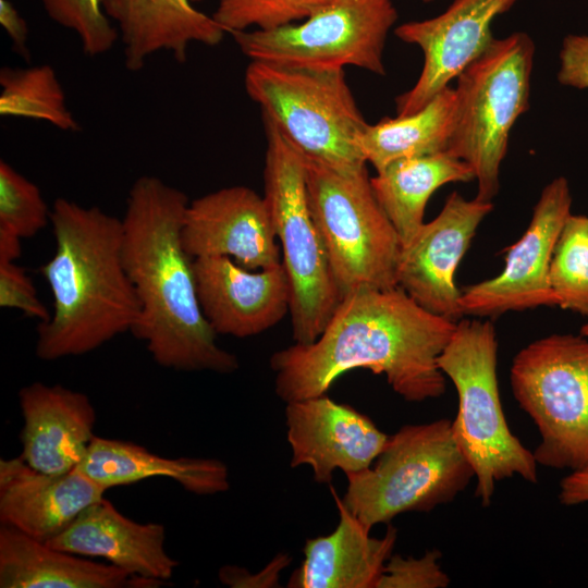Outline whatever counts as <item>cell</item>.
<instances>
[{
    "instance_id": "33",
    "label": "cell",
    "mask_w": 588,
    "mask_h": 588,
    "mask_svg": "<svg viewBox=\"0 0 588 588\" xmlns=\"http://www.w3.org/2000/svg\"><path fill=\"white\" fill-rule=\"evenodd\" d=\"M0 307L19 309L39 322L50 317L32 278L15 261H0Z\"/></svg>"
},
{
    "instance_id": "29",
    "label": "cell",
    "mask_w": 588,
    "mask_h": 588,
    "mask_svg": "<svg viewBox=\"0 0 588 588\" xmlns=\"http://www.w3.org/2000/svg\"><path fill=\"white\" fill-rule=\"evenodd\" d=\"M334 0H218L213 20L225 30H272L304 21Z\"/></svg>"
},
{
    "instance_id": "12",
    "label": "cell",
    "mask_w": 588,
    "mask_h": 588,
    "mask_svg": "<svg viewBox=\"0 0 588 588\" xmlns=\"http://www.w3.org/2000/svg\"><path fill=\"white\" fill-rule=\"evenodd\" d=\"M568 181L548 183L535 205L522 237L510 247L503 270L462 291L464 315L494 317L540 306H559L550 283V265L562 230L571 216Z\"/></svg>"
},
{
    "instance_id": "9",
    "label": "cell",
    "mask_w": 588,
    "mask_h": 588,
    "mask_svg": "<svg viewBox=\"0 0 588 588\" xmlns=\"http://www.w3.org/2000/svg\"><path fill=\"white\" fill-rule=\"evenodd\" d=\"M305 168L309 206L341 297L396 287L402 244L367 168L343 173L307 157Z\"/></svg>"
},
{
    "instance_id": "38",
    "label": "cell",
    "mask_w": 588,
    "mask_h": 588,
    "mask_svg": "<svg viewBox=\"0 0 588 588\" xmlns=\"http://www.w3.org/2000/svg\"><path fill=\"white\" fill-rule=\"evenodd\" d=\"M580 334L585 335V336H588V322H586L581 328H580Z\"/></svg>"
},
{
    "instance_id": "3",
    "label": "cell",
    "mask_w": 588,
    "mask_h": 588,
    "mask_svg": "<svg viewBox=\"0 0 588 588\" xmlns=\"http://www.w3.org/2000/svg\"><path fill=\"white\" fill-rule=\"evenodd\" d=\"M56 248L39 267L53 310L37 327L42 360L79 356L130 331L140 304L123 261V225L99 207L57 198L51 207Z\"/></svg>"
},
{
    "instance_id": "35",
    "label": "cell",
    "mask_w": 588,
    "mask_h": 588,
    "mask_svg": "<svg viewBox=\"0 0 588 588\" xmlns=\"http://www.w3.org/2000/svg\"><path fill=\"white\" fill-rule=\"evenodd\" d=\"M0 24L10 37L14 50L22 57L28 58L26 47L28 38L27 23L9 0H0Z\"/></svg>"
},
{
    "instance_id": "24",
    "label": "cell",
    "mask_w": 588,
    "mask_h": 588,
    "mask_svg": "<svg viewBox=\"0 0 588 588\" xmlns=\"http://www.w3.org/2000/svg\"><path fill=\"white\" fill-rule=\"evenodd\" d=\"M78 468L106 490L155 477L172 479L199 495L230 487L228 467L219 460L168 458L136 443L96 436Z\"/></svg>"
},
{
    "instance_id": "30",
    "label": "cell",
    "mask_w": 588,
    "mask_h": 588,
    "mask_svg": "<svg viewBox=\"0 0 588 588\" xmlns=\"http://www.w3.org/2000/svg\"><path fill=\"white\" fill-rule=\"evenodd\" d=\"M50 213L40 188L1 160L0 230L29 238L50 222Z\"/></svg>"
},
{
    "instance_id": "1",
    "label": "cell",
    "mask_w": 588,
    "mask_h": 588,
    "mask_svg": "<svg viewBox=\"0 0 588 588\" xmlns=\"http://www.w3.org/2000/svg\"><path fill=\"white\" fill-rule=\"evenodd\" d=\"M456 322L428 311L400 286L354 291L316 341L271 356L275 393L285 403L320 396L345 372L364 368L383 375L407 402L440 397L446 384L438 357Z\"/></svg>"
},
{
    "instance_id": "7",
    "label": "cell",
    "mask_w": 588,
    "mask_h": 588,
    "mask_svg": "<svg viewBox=\"0 0 588 588\" xmlns=\"http://www.w3.org/2000/svg\"><path fill=\"white\" fill-rule=\"evenodd\" d=\"M346 478L342 502L371 529L403 513H427L452 502L475 473L453 438L452 420L441 418L403 426L373 465Z\"/></svg>"
},
{
    "instance_id": "26",
    "label": "cell",
    "mask_w": 588,
    "mask_h": 588,
    "mask_svg": "<svg viewBox=\"0 0 588 588\" xmlns=\"http://www.w3.org/2000/svg\"><path fill=\"white\" fill-rule=\"evenodd\" d=\"M455 113L456 93L449 86L413 114L368 124L359 140L362 155L380 171L400 159L446 151Z\"/></svg>"
},
{
    "instance_id": "21",
    "label": "cell",
    "mask_w": 588,
    "mask_h": 588,
    "mask_svg": "<svg viewBox=\"0 0 588 588\" xmlns=\"http://www.w3.org/2000/svg\"><path fill=\"white\" fill-rule=\"evenodd\" d=\"M119 32L124 65L136 72L160 51L184 62L193 44L216 46L225 30L191 0H100Z\"/></svg>"
},
{
    "instance_id": "40",
    "label": "cell",
    "mask_w": 588,
    "mask_h": 588,
    "mask_svg": "<svg viewBox=\"0 0 588 588\" xmlns=\"http://www.w3.org/2000/svg\"><path fill=\"white\" fill-rule=\"evenodd\" d=\"M192 2H199V1H203V0H191Z\"/></svg>"
},
{
    "instance_id": "16",
    "label": "cell",
    "mask_w": 588,
    "mask_h": 588,
    "mask_svg": "<svg viewBox=\"0 0 588 588\" xmlns=\"http://www.w3.org/2000/svg\"><path fill=\"white\" fill-rule=\"evenodd\" d=\"M285 404L291 467L310 466L319 483H329L336 469L345 475L367 469L390 437L368 416L326 394Z\"/></svg>"
},
{
    "instance_id": "39",
    "label": "cell",
    "mask_w": 588,
    "mask_h": 588,
    "mask_svg": "<svg viewBox=\"0 0 588 588\" xmlns=\"http://www.w3.org/2000/svg\"><path fill=\"white\" fill-rule=\"evenodd\" d=\"M425 3L431 2L433 0H422Z\"/></svg>"
},
{
    "instance_id": "15",
    "label": "cell",
    "mask_w": 588,
    "mask_h": 588,
    "mask_svg": "<svg viewBox=\"0 0 588 588\" xmlns=\"http://www.w3.org/2000/svg\"><path fill=\"white\" fill-rule=\"evenodd\" d=\"M182 242L194 259L225 256L248 270L281 262L269 207L247 186L223 187L189 201Z\"/></svg>"
},
{
    "instance_id": "31",
    "label": "cell",
    "mask_w": 588,
    "mask_h": 588,
    "mask_svg": "<svg viewBox=\"0 0 588 588\" xmlns=\"http://www.w3.org/2000/svg\"><path fill=\"white\" fill-rule=\"evenodd\" d=\"M41 3L53 22L77 35L83 51L89 57L108 52L119 38L100 0H41Z\"/></svg>"
},
{
    "instance_id": "25",
    "label": "cell",
    "mask_w": 588,
    "mask_h": 588,
    "mask_svg": "<svg viewBox=\"0 0 588 588\" xmlns=\"http://www.w3.org/2000/svg\"><path fill=\"white\" fill-rule=\"evenodd\" d=\"M475 181L471 167L446 151L396 160L370 177L402 248L422 226L427 203L442 185Z\"/></svg>"
},
{
    "instance_id": "32",
    "label": "cell",
    "mask_w": 588,
    "mask_h": 588,
    "mask_svg": "<svg viewBox=\"0 0 588 588\" xmlns=\"http://www.w3.org/2000/svg\"><path fill=\"white\" fill-rule=\"evenodd\" d=\"M441 552L427 551L421 558L394 554L384 564L376 588H445L451 579L441 568Z\"/></svg>"
},
{
    "instance_id": "13",
    "label": "cell",
    "mask_w": 588,
    "mask_h": 588,
    "mask_svg": "<svg viewBox=\"0 0 588 588\" xmlns=\"http://www.w3.org/2000/svg\"><path fill=\"white\" fill-rule=\"evenodd\" d=\"M518 1L454 0L434 17L399 25L395 36L419 47L424 63L414 86L396 98V115L417 112L449 87L494 39L493 20Z\"/></svg>"
},
{
    "instance_id": "36",
    "label": "cell",
    "mask_w": 588,
    "mask_h": 588,
    "mask_svg": "<svg viewBox=\"0 0 588 588\" xmlns=\"http://www.w3.org/2000/svg\"><path fill=\"white\" fill-rule=\"evenodd\" d=\"M558 499L565 506L588 503V467L571 471L562 478Z\"/></svg>"
},
{
    "instance_id": "10",
    "label": "cell",
    "mask_w": 588,
    "mask_h": 588,
    "mask_svg": "<svg viewBox=\"0 0 588 588\" xmlns=\"http://www.w3.org/2000/svg\"><path fill=\"white\" fill-rule=\"evenodd\" d=\"M510 382L540 434L538 465L588 467V336L554 333L532 341L514 356Z\"/></svg>"
},
{
    "instance_id": "14",
    "label": "cell",
    "mask_w": 588,
    "mask_h": 588,
    "mask_svg": "<svg viewBox=\"0 0 588 588\" xmlns=\"http://www.w3.org/2000/svg\"><path fill=\"white\" fill-rule=\"evenodd\" d=\"M492 201L451 193L439 215L402 248L397 286L428 311L457 321L464 315L455 271Z\"/></svg>"
},
{
    "instance_id": "27",
    "label": "cell",
    "mask_w": 588,
    "mask_h": 588,
    "mask_svg": "<svg viewBox=\"0 0 588 588\" xmlns=\"http://www.w3.org/2000/svg\"><path fill=\"white\" fill-rule=\"evenodd\" d=\"M0 114L50 123L65 132L81 128L70 110L63 87L48 65L4 66L0 71Z\"/></svg>"
},
{
    "instance_id": "11",
    "label": "cell",
    "mask_w": 588,
    "mask_h": 588,
    "mask_svg": "<svg viewBox=\"0 0 588 588\" xmlns=\"http://www.w3.org/2000/svg\"><path fill=\"white\" fill-rule=\"evenodd\" d=\"M397 17L393 0H334L302 22L231 35L250 61L385 75V41Z\"/></svg>"
},
{
    "instance_id": "17",
    "label": "cell",
    "mask_w": 588,
    "mask_h": 588,
    "mask_svg": "<svg viewBox=\"0 0 588 588\" xmlns=\"http://www.w3.org/2000/svg\"><path fill=\"white\" fill-rule=\"evenodd\" d=\"M201 310L217 334H260L290 313L291 286L282 261L248 270L225 256L194 259Z\"/></svg>"
},
{
    "instance_id": "8",
    "label": "cell",
    "mask_w": 588,
    "mask_h": 588,
    "mask_svg": "<svg viewBox=\"0 0 588 588\" xmlns=\"http://www.w3.org/2000/svg\"><path fill=\"white\" fill-rule=\"evenodd\" d=\"M535 44L524 32L494 38L456 78L455 122L446 152L468 163L476 198L492 201L517 119L529 108Z\"/></svg>"
},
{
    "instance_id": "5",
    "label": "cell",
    "mask_w": 588,
    "mask_h": 588,
    "mask_svg": "<svg viewBox=\"0 0 588 588\" xmlns=\"http://www.w3.org/2000/svg\"><path fill=\"white\" fill-rule=\"evenodd\" d=\"M247 95L305 157L339 172L367 168L359 140L368 123L344 70H316L250 61Z\"/></svg>"
},
{
    "instance_id": "20",
    "label": "cell",
    "mask_w": 588,
    "mask_h": 588,
    "mask_svg": "<svg viewBox=\"0 0 588 588\" xmlns=\"http://www.w3.org/2000/svg\"><path fill=\"white\" fill-rule=\"evenodd\" d=\"M164 540L162 524L134 522L103 498L46 543L81 556L102 558L133 576L164 584L179 564L167 553Z\"/></svg>"
},
{
    "instance_id": "6",
    "label": "cell",
    "mask_w": 588,
    "mask_h": 588,
    "mask_svg": "<svg viewBox=\"0 0 588 588\" xmlns=\"http://www.w3.org/2000/svg\"><path fill=\"white\" fill-rule=\"evenodd\" d=\"M266 135L264 198L269 207L291 286L295 343L324 330L342 297L308 200L305 157L262 115Z\"/></svg>"
},
{
    "instance_id": "22",
    "label": "cell",
    "mask_w": 588,
    "mask_h": 588,
    "mask_svg": "<svg viewBox=\"0 0 588 588\" xmlns=\"http://www.w3.org/2000/svg\"><path fill=\"white\" fill-rule=\"evenodd\" d=\"M339 523L327 536L307 539L304 561L292 574L289 587L376 588L384 564L392 555L397 530L389 525L383 537L370 530L344 505L331 489Z\"/></svg>"
},
{
    "instance_id": "2",
    "label": "cell",
    "mask_w": 588,
    "mask_h": 588,
    "mask_svg": "<svg viewBox=\"0 0 588 588\" xmlns=\"http://www.w3.org/2000/svg\"><path fill=\"white\" fill-rule=\"evenodd\" d=\"M189 199L152 175L132 185L124 216L123 261L140 314L131 333L161 367L232 373L236 356L217 343L197 294L194 258L182 242Z\"/></svg>"
},
{
    "instance_id": "34",
    "label": "cell",
    "mask_w": 588,
    "mask_h": 588,
    "mask_svg": "<svg viewBox=\"0 0 588 588\" xmlns=\"http://www.w3.org/2000/svg\"><path fill=\"white\" fill-rule=\"evenodd\" d=\"M559 61L556 78L561 85L588 89V34L564 37Z\"/></svg>"
},
{
    "instance_id": "23",
    "label": "cell",
    "mask_w": 588,
    "mask_h": 588,
    "mask_svg": "<svg viewBox=\"0 0 588 588\" xmlns=\"http://www.w3.org/2000/svg\"><path fill=\"white\" fill-rule=\"evenodd\" d=\"M161 585L133 576L113 564L54 549L1 524V588H155Z\"/></svg>"
},
{
    "instance_id": "19",
    "label": "cell",
    "mask_w": 588,
    "mask_h": 588,
    "mask_svg": "<svg viewBox=\"0 0 588 588\" xmlns=\"http://www.w3.org/2000/svg\"><path fill=\"white\" fill-rule=\"evenodd\" d=\"M19 402L23 417L20 457L48 474L77 468L95 437L96 411L89 397L61 384L37 381L20 390Z\"/></svg>"
},
{
    "instance_id": "18",
    "label": "cell",
    "mask_w": 588,
    "mask_h": 588,
    "mask_svg": "<svg viewBox=\"0 0 588 588\" xmlns=\"http://www.w3.org/2000/svg\"><path fill=\"white\" fill-rule=\"evenodd\" d=\"M107 490L78 467L48 474L20 456L0 461V520L47 542L63 531Z\"/></svg>"
},
{
    "instance_id": "28",
    "label": "cell",
    "mask_w": 588,
    "mask_h": 588,
    "mask_svg": "<svg viewBox=\"0 0 588 588\" xmlns=\"http://www.w3.org/2000/svg\"><path fill=\"white\" fill-rule=\"evenodd\" d=\"M559 306L588 318V217H568L550 265Z\"/></svg>"
},
{
    "instance_id": "4",
    "label": "cell",
    "mask_w": 588,
    "mask_h": 588,
    "mask_svg": "<svg viewBox=\"0 0 588 588\" xmlns=\"http://www.w3.org/2000/svg\"><path fill=\"white\" fill-rule=\"evenodd\" d=\"M438 366L456 389L458 407L452 433L474 469V494L481 505H490L495 485L504 479L518 476L537 483L534 452L511 431L501 404L493 323L460 319Z\"/></svg>"
},
{
    "instance_id": "37",
    "label": "cell",
    "mask_w": 588,
    "mask_h": 588,
    "mask_svg": "<svg viewBox=\"0 0 588 588\" xmlns=\"http://www.w3.org/2000/svg\"><path fill=\"white\" fill-rule=\"evenodd\" d=\"M22 238L0 230V261H15L22 254Z\"/></svg>"
}]
</instances>
